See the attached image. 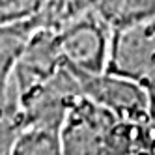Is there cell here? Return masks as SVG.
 <instances>
[{
	"label": "cell",
	"instance_id": "obj_4",
	"mask_svg": "<svg viewBox=\"0 0 155 155\" xmlns=\"http://www.w3.org/2000/svg\"><path fill=\"white\" fill-rule=\"evenodd\" d=\"M108 71L142 84L155 75V21L112 32Z\"/></svg>",
	"mask_w": 155,
	"mask_h": 155
},
{
	"label": "cell",
	"instance_id": "obj_8",
	"mask_svg": "<svg viewBox=\"0 0 155 155\" xmlns=\"http://www.w3.org/2000/svg\"><path fill=\"white\" fill-rule=\"evenodd\" d=\"M13 155H64L60 133L26 129L19 138Z\"/></svg>",
	"mask_w": 155,
	"mask_h": 155
},
{
	"label": "cell",
	"instance_id": "obj_7",
	"mask_svg": "<svg viewBox=\"0 0 155 155\" xmlns=\"http://www.w3.org/2000/svg\"><path fill=\"white\" fill-rule=\"evenodd\" d=\"M95 9L112 32L155 21V0H124V2H95Z\"/></svg>",
	"mask_w": 155,
	"mask_h": 155
},
{
	"label": "cell",
	"instance_id": "obj_2",
	"mask_svg": "<svg viewBox=\"0 0 155 155\" xmlns=\"http://www.w3.org/2000/svg\"><path fill=\"white\" fill-rule=\"evenodd\" d=\"M84 99L105 108L118 121L153 124L150 97L144 86L112 73L82 75L73 71Z\"/></svg>",
	"mask_w": 155,
	"mask_h": 155
},
{
	"label": "cell",
	"instance_id": "obj_5",
	"mask_svg": "<svg viewBox=\"0 0 155 155\" xmlns=\"http://www.w3.org/2000/svg\"><path fill=\"white\" fill-rule=\"evenodd\" d=\"M25 129V107L12 75L8 86L0 90V155H13Z\"/></svg>",
	"mask_w": 155,
	"mask_h": 155
},
{
	"label": "cell",
	"instance_id": "obj_6",
	"mask_svg": "<svg viewBox=\"0 0 155 155\" xmlns=\"http://www.w3.org/2000/svg\"><path fill=\"white\" fill-rule=\"evenodd\" d=\"M101 155H155V125L118 121Z\"/></svg>",
	"mask_w": 155,
	"mask_h": 155
},
{
	"label": "cell",
	"instance_id": "obj_1",
	"mask_svg": "<svg viewBox=\"0 0 155 155\" xmlns=\"http://www.w3.org/2000/svg\"><path fill=\"white\" fill-rule=\"evenodd\" d=\"M64 64L82 75H101L108 71L112 30L90 2L84 12L54 32Z\"/></svg>",
	"mask_w": 155,
	"mask_h": 155
},
{
	"label": "cell",
	"instance_id": "obj_3",
	"mask_svg": "<svg viewBox=\"0 0 155 155\" xmlns=\"http://www.w3.org/2000/svg\"><path fill=\"white\" fill-rule=\"evenodd\" d=\"M118 120L105 108L81 97L65 118L60 142L64 155H101Z\"/></svg>",
	"mask_w": 155,
	"mask_h": 155
},
{
	"label": "cell",
	"instance_id": "obj_9",
	"mask_svg": "<svg viewBox=\"0 0 155 155\" xmlns=\"http://www.w3.org/2000/svg\"><path fill=\"white\" fill-rule=\"evenodd\" d=\"M43 2L36 0H0V28L13 26L34 19Z\"/></svg>",
	"mask_w": 155,
	"mask_h": 155
}]
</instances>
